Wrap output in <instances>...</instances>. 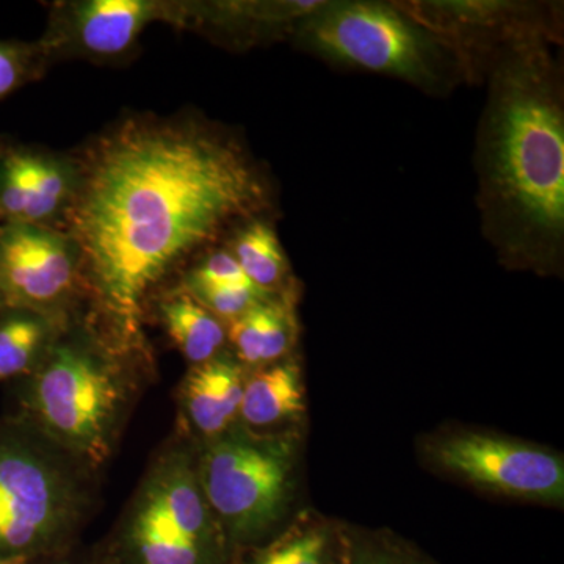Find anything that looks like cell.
<instances>
[{"mask_svg":"<svg viewBox=\"0 0 564 564\" xmlns=\"http://www.w3.org/2000/svg\"><path fill=\"white\" fill-rule=\"evenodd\" d=\"M397 6L454 52L466 79L484 74L494 55L507 47L558 40V17L534 3L434 0Z\"/></svg>","mask_w":564,"mask_h":564,"instance_id":"30bf717a","label":"cell"},{"mask_svg":"<svg viewBox=\"0 0 564 564\" xmlns=\"http://www.w3.org/2000/svg\"><path fill=\"white\" fill-rule=\"evenodd\" d=\"M347 564H441L423 549L389 529L351 525Z\"/></svg>","mask_w":564,"mask_h":564,"instance_id":"44dd1931","label":"cell"},{"mask_svg":"<svg viewBox=\"0 0 564 564\" xmlns=\"http://www.w3.org/2000/svg\"><path fill=\"white\" fill-rule=\"evenodd\" d=\"M155 318L188 366H199L228 350L226 325L174 284L152 300L148 322Z\"/></svg>","mask_w":564,"mask_h":564,"instance_id":"ac0fdd59","label":"cell"},{"mask_svg":"<svg viewBox=\"0 0 564 564\" xmlns=\"http://www.w3.org/2000/svg\"><path fill=\"white\" fill-rule=\"evenodd\" d=\"M29 564H104V562L99 558L95 547L85 549L79 544L70 551L41 556V558L32 560Z\"/></svg>","mask_w":564,"mask_h":564,"instance_id":"cb8c5ba5","label":"cell"},{"mask_svg":"<svg viewBox=\"0 0 564 564\" xmlns=\"http://www.w3.org/2000/svg\"><path fill=\"white\" fill-rule=\"evenodd\" d=\"M77 185L63 232L79 250L85 311L133 344L152 300L256 218H272L270 174L239 133L193 111L128 113L69 152Z\"/></svg>","mask_w":564,"mask_h":564,"instance_id":"6da1fadb","label":"cell"},{"mask_svg":"<svg viewBox=\"0 0 564 564\" xmlns=\"http://www.w3.org/2000/svg\"><path fill=\"white\" fill-rule=\"evenodd\" d=\"M0 295L6 307L69 318L87 306L79 250L61 229L0 223Z\"/></svg>","mask_w":564,"mask_h":564,"instance_id":"9c48e42d","label":"cell"},{"mask_svg":"<svg viewBox=\"0 0 564 564\" xmlns=\"http://www.w3.org/2000/svg\"><path fill=\"white\" fill-rule=\"evenodd\" d=\"M552 41L494 55L475 169L481 231L507 270L558 276L564 261V93Z\"/></svg>","mask_w":564,"mask_h":564,"instance_id":"7a4b0ae2","label":"cell"},{"mask_svg":"<svg viewBox=\"0 0 564 564\" xmlns=\"http://www.w3.org/2000/svg\"><path fill=\"white\" fill-rule=\"evenodd\" d=\"M248 372L229 350L188 367L177 386L176 430L204 443L231 429L239 422Z\"/></svg>","mask_w":564,"mask_h":564,"instance_id":"5bb4252c","label":"cell"},{"mask_svg":"<svg viewBox=\"0 0 564 564\" xmlns=\"http://www.w3.org/2000/svg\"><path fill=\"white\" fill-rule=\"evenodd\" d=\"M155 377L151 344L121 339L84 310L66 322L43 362L10 384L14 413L104 474Z\"/></svg>","mask_w":564,"mask_h":564,"instance_id":"3957f363","label":"cell"},{"mask_svg":"<svg viewBox=\"0 0 564 564\" xmlns=\"http://www.w3.org/2000/svg\"><path fill=\"white\" fill-rule=\"evenodd\" d=\"M32 558L28 556H10V558H0V564H29Z\"/></svg>","mask_w":564,"mask_h":564,"instance_id":"d4e9b609","label":"cell"},{"mask_svg":"<svg viewBox=\"0 0 564 564\" xmlns=\"http://www.w3.org/2000/svg\"><path fill=\"white\" fill-rule=\"evenodd\" d=\"M351 525L304 510L267 540L234 552L229 564H347Z\"/></svg>","mask_w":564,"mask_h":564,"instance_id":"9a60e30c","label":"cell"},{"mask_svg":"<svg viewBox=\"0 0 564 564\" xmlns=\"http://www.w3.org/2000/svg\"><path fill=\"white\" fill-rule=\"evenodd\" d=\"M6 310V302H3L2 295H0V311Z\"/></svg>","mask_w":564,"mask_h":564,"instance_id":"484cf974","label":"cell"},{"mask_svg":"<svg viewBox=\"0 0 564 564\" xmlns=\"http://www.w3.org/2000/svg\"><path fill=\"white\" fill-rule=\"evenodd\" d=\"M95 549L104 564H229L231 549L199 484L195 440L174 430Z\"/></svg>","mask_w":564,"mask_h":564,"instance_id":"5b68a950","label":"cell"},{"mask_svg":"<svg viewBox=\"0 0 564 564\" xmlns=\"http://www.w3.org/2000/svg\"><path fill=\"white\" fill-rule=\"evenodd\" d=\"M50 68L36 41L0 40V99L43 79Z\"/></svg>","mask_w":564,"mask_h":564,"instance_id":"7402d4cb","label":"cell"},{"mask_svg":"<svg viewBox=\"0 0 564 564\" xmlns=\"http://www.w3.org/2000/svg\"><path fill=\"white\" fill-rule=\"evenodd\" d=\"M299 299L300 293L269 296L228 323V350L234 358L248 370H256L296 355Z\"/></svg>","mask_w":564,"mask_h":564,"instance_id":"2e32d148","label":"cell"},{"mask_svg":"<svg viewBox=\"0 0 564 564\" xmlns=\"http://www.w3.org/2000/svg\"><path fill=\"white\" fill-rule=\"evenodd\" d=\"M323 2H184L182 29L202 32L231 50L245 51L259 44L288 40L304 18Z\"/></svg>","mask_w":564,"mask_h":564,"instance_id":"4fadbf2b","label":"cell"},{"mask_svg":"<svg viewBox=\"0 0 564 564\" xmlns=\"http://www.w3.org/2000/svg\"><path fill=\"white\" fill-rule=\"evenodd\" d=\"M77 173L70 154H62L0 135V223H28L63 229Z\"/></svg>","mask_w":564,"mask_h":564,"instance_id":"7c38bea8","label":"cell"},{"mask_svg":"<svg viewBox=\"0 0 564 564\" xmlns=\"http://www.w3.org/2000/svg\"><path fill=\"white\" fill-rule=\"evenodd\" d=\"M306 411V386L299 355L248 372L239 414V422L248 429L299 430Z\"/></svg>","mask_w":564,"mask_h":564,"instance_id":"e0dca14e","label":"cell"},{"mask_svg":"<svg viewBox=\"0 0 564 564\" xmlns=\"http://www.w3.org/2000/svg\"><path fill=\"white\" fill-rule=\"evenodd\" d=\"M302 432H254L236 422L198 443V477L234 552L265 543L293 518Z\"/></svg>","mask_w":564,"mask_h":564,"instance_id":"8992f818","label":"cell"},{"mask_svg":"<svg viewBox=\"0 0 564 564\" xmlns=\"http://www.w3.org/2000/svg\"><path fill=\"white\" fill-rule=\"evenodd\" d=\"M69 318L21 307L0 311V383L29 377L46 358Z\"/></svg>","mask_w":564,"mask_h":564,"instance_id":"ffe728a7","label":"cell"},{"mask_svg":"<svg viewBox=\"0 0 564 564\" xmlns=\"http://www.w3.org/2000/svg\"><path fill=\"white\" fill-rule=\"evenodd\" d=\"M176 284L185 292L191 293L196 302L206 307L225 325L236 321L251 310L254 304L270 296L254 285L212 284V282L184 280V278L177 280Z\"/></svg>","mask_w":564,"mask_h":564,"instance_id":"603a6c76","label":"cell"},{"mask_svg":"<svg viewBox=\"0 0 564 564\" xmlns=\"http://www.w3.org/2000/svg\"><path fill=\"white\" fill-rule=\"evenodd\" d=\"M223 247L231 252L251 284L265 295L300 293V282L278 239L272 218L243 223L229 234Z\"/></svg>","mask_w":564,"mask_h":564,"instance_id":"d6986e66","label":"cell"},{"mask_svg":"<svg viewBox=\"0 0 564 564\" xmlns=\"http://www.w3.org/2000/svg\"><path fill=\"white\" fill-rule=\"evenodd\" d=\"M104 474L17 413L0 417V558L62 554L101 503Z\"/></svg>","mask_w":564,"mask_h":564,"instance_id":"277c9868","label":"cell"},{"mask_svg":"<svg viewBox=\"0 0 564 564\" xmlns=\"http://www.w3.org/2000/svg\"><path fill=\"white\" fill-rule=\"evenodd\" d=\"M184 2L165 0H63L50 6L36 43L51 65L61 61L118 62L137 50L155 22L182 29Z\"/></svg>","mask_w":564,"mask_h":564,"instance_id":"8fae6325","label":"cell"},{"mask_svg":"<svg viewBox=\"0 0 564 564\" xmlns=\"http://www.w3.org/2000/svg\"><path fill=\"white\" fill-rule=\"evenodd\" d=\"M419 452L433 473L475 491L543 507L564 505V458L544 445L456 426L423 437Z\"/></svg>","mask_w":564,"mask_h":564,"instance_id":"ba28073f","label":"cell"},{"mask_svg":"<svg viewBox=\"0 0 564 564\" xmlns=\"http://www.w3.org/2000/svg\"><path fill=\"white\" fill-rule=\"evenodd\" d=\"M318 58L444 93L464 77L454 52L408 17L397 3L323 2L292 36Z\"/></svg>","mask_w":564,"mask_h":564,"instance_id":"52a82bcc","label":"cell"}]
</instances>
